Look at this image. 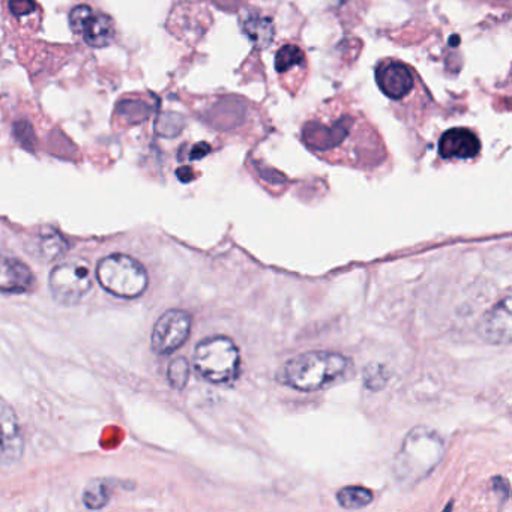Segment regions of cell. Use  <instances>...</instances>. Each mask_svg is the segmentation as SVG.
Here are the masks:
<instances>
[{
	"instance_id": "obj_1",
	"label": "cell",
	"mask_w": 512,
	"mask_h": 512,
	"mask_svg": "<svg viewBox=\"0 0 512 512\" xmlns=\"http://www.w3.org/2000/svg\"><path fill=\"white\" fill-rule=\"evenodd\" d=\"M352 368V361L341 353L317 350L289 359L278 370L277 379L296 391L316 392L346 379Z\"/></svg>"
},
{
	"instance_id": "obj_2",
	"label": "cell",
	"mask_w": 512,
	"mask_h": 512,
	"mask_svg": "<svg viewBox=\"0 0 512 512\" xmlns=\"http://www.w3.org/2000/svg\"><path fill=\"white\" fill-rule=\"evenodd\" d=\"M445 443L428 427H415L401 443L394 458V475L404 487H413L427 478L442 461Z\"/></svg>"
},
{
	"instance_id": "obj_3",
	"label": "cell",
	"mask_w": 512,
	"mask_h": 512,
	"mask_svg": "<svg viewBox=\"0 0 512 512\" xmlns=\"http://www.w3.org/2000/svg\"><path fill=\"white\" fill-rule=\"evenodd\" d=\"M194 368L206 382L221 385L236 379L241 368L238 346L224 335L208 337L194 350Z\"/></svg>"
},
{
	"instance_id": "obj_4",
	"label": "cell",
	"mask_w": 512,
	"mask_h": 512,
	"mask_svg": "<svg viewBox=\"0 0 512 512\" xmlns=\"http://www.w3.org/2000/svg\"><path fill=\"white\" fill-rule=\"evenodd\" d=\"M97 280L107 293L124 299L139 298L149 284L145 266L127 254L104 257L97 266Z\"/></svg>"
},
{
	"instance_id": "obj_5",
	"label": "cell",
	"mask_w": 512,
	"mask_h": 512,
	"mask_svg": "<svg viewBox=\"0 0 512 512\" xmlns=\"http://www.w3.org/2000/svg\"><path fill=\"white\" fill-rule=\"evenodd\" d=\"M49 286L59 304L76 305L91 292L94 275L83 260H68L59 263L50 272Z\"/></svg>"
},
{
	"instance_id": "obj_6",
	"label": "cell",
	"mask_w": 512,
	"mask_h": 512,
	"mask_svg": "<svg viewBox=\"0 0 512 512\" xmlns=\"http://www.w3.org/2000/svg\"><path fill=\"white\" fill-rule=\"evenodd\" d=\"M191 316L184 310H169L157 320L152 331V349L157 355L175 353L188 340Z\"/></svg>"
},
{
	"instance_id": "obj_7",
	"label": "cell",
	"mask_w": 512,
	"mask_h": 512,
	"mask_svg": "<svg viewBox=\"0 0 512 512\" xmlns=\"http://www.w3.org/2000/svg\"><path fill=\"white\" fill-rule=\"evenodd\" d=\"M25 436L13 407L0 397V466H13L22 460Z\"/></svg>"
},
{
	"instance_id": "obj_8",
	"label": "cell",
	"mask_w": 512,
	"mask_h": 512,
	"mask_svg": "<svg viewBox=\"0 0 512 512\" xmlns=\"http://www.w3.org/2000/svg\"><path fill=\"white\" fill-rule=\"evenodd\" d=\"M478 332L482 340L487 343L496 344V346L511 343L512 317L509 293H506L488 313H485L479 323Z\"/></svg>"
},
{
	"instance_id": "obj_9",
	"label": "cell",
	"mask_w": 512,
	"mask_h": 512,
	"mask_svg": "<svg viewBox=\"0 0 512 512\" xmlns=\"http://www.w3.org/2000/svg\"><path fill=\"white\" fill-rule=\"evenodd\" d=\"M376 82L380 91L391 100L407 97L415 86L412 71L400 62L380 64L376 70Z\"/></svg>"
},
{
	"instance_id": "obj_10",
	"label": "cell",
	"mask_w": 512,
	"mask_h": 512,
	"mask_svg": "<svg viewBox=\"0 0 512 512\" xmlns=\"http://www.w3.org/2000/svg\"><path fill=\"white\" fill-rule=\"evenodd\" d=\"M35 286L32 269L17 257L0 251V292L26 293Z\"/></svg>"
},
{
	"instance_id": "obj_11",
	"label": "cell",
	"mask_w": 512,
	"mask_h": 512,
	"mask_svg": "<svg viewBox=\"0 0 512 512\" xmlns=\"http://www.w3.org/2000/svg\"><path fill=\"white\" fill-rule=\"evenodd\" d=\"M481 151L478 136L467 128H452L439 140V155L445 160H470Z\"/></svg>"
},
{
	"instance_id": "obj_12",
	"label": "cell",
	"mask_w": 512,
	"mask_h": 512,
	"mask_svg": "<svg viewBox=\"0 0 512 512\" xmlns=\"http://www.w3.org/2000/svg\"><path fill=\"white\" fill-rule=\"evenodd\" d=\"M115 32V23L110 17H107L106 14H95L94 11H91L77 34L82 35L88 46L101 49V47L109 46L112 43Z\"/></svg>"
},
{
	"instance_id": "obj_13",
	"label": "cell",
	"mask_w": 512,
	"mask_h": 512,
	"mask_svg": "<svg viewBox=\"0 0 512 512\" xmlns=\"http://www.w3.org/2000/svg\"><path fill=\"white\" fill-rule=\"evenodd\" d=\"M242 29H244L247 37L256 44L259 49H268L274 41V25L271 20L265 19V17H248L244 23H242Z\"/></svg>"
},
{
	"instance_id": "obj_14",
	"label": "cell",
	"mask_w": 512,
	"mask_h": 512,
	"mask_svg": "<svg viewBox=\"0 0 512 512\" xmlns=\"http://www.w3.org/2000/svg\"><path fill=\"white\" fill-rule=\"evenodd\" d=\"M112 499V487L106 479H94L86 485L83 502L89 509H101Z\"/></svg>"
},
{
	"instance_id": "obj_15",
	"label": "cell",
	"mask_w": 512,
	"mask_h": 512,
	"mask_svg": "<svg viewBox=\"0 0 512 512\" xmlns=\"http://www.w3.org/2000/svg\"><path fill=\"white\" fill-rule=\"evenodd\" d=\"M38 248H40V256L52 262V260L61 259L67 253L68 244L55 230H47L46 233L41 235L40 247Z\"/></svg>"
},
{
	"instance_id": "obj_16",
	"label": "cell",
	"mask_w": 512,
	"mask_h": 512,
	"mask_svg": "<svg viewBox=\"0 0 512 512\" xmlns=\"http://www.w3.org/2000/svg\"><path fill=\"white\" fill-rule=\"evenodd\" d=\"M340 506L346 509H361L371 503L373 493L364 487H344L337 493Z\"/></svg>"
},
{
	"instance_id": "obj_17",
	"label": "cell",
	"mask_w": 512,
	"mask_h": 512,
	"mask_svg": "<svg viewBox=\"0 0 512 512\" xmlns=\"http://www.w3.org/2000/svg\"><path fill=\"white\" fill-rule=\"evenodd\" d=\"M302 62H304V52L299 47L289 44V46L281 47L278 50L277 56H275V70L278 73H287L296 65H301Z\"/></svg>"
},
{
	"instance_id": "obj_18",
	"label": "cell",
	"mask_w": 512,
	"mask_h": 512,
	"mask_svg": "<svg viewBox=\"0 0 512 512\" xmlns=\"http://www.w3.org/2000/svg\"><path fill=\"white\" fill-rule=\"evenodd\" d=\"M167 377H169L170 386L176 391H182L187 386L188 377H190V364L184 356H179L170 362Z\"/></svg>"
},
{
	"instance_id": "obj_19",
	"label": "cell",
	"mask_w": 512,
	"mask_h": 512,
	"mask_svg": "<svg viewBox=\"0 0 512 512\" xmlns=\"http://www.w3.org/2000/svg\"><path fill=\"white\" fill-rule=\"evenodd\" d=\"M10 10L16 16H28L35 10V2L34 0H11Z\"/></svg>"
},
{
	"instance_id": "obj_20",
	"label": "cell",
	"mask_w": 512,
	"mask_h": 512,
	"mask_svg": "<svg viewBox=\"0 0 512 512\" xmlns=\"http://www.w3.org/2000/svg\"><path fill=\"white\" fill-rule=\"evenodd\" d=\"M211 152V148L206 143H200V145L194 146L193 152H191V160H200Z\"/></svg>"
}]
</instances>
